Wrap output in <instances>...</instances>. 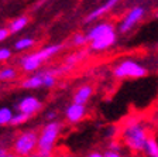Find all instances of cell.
<instances>
[{
    "label": "cell",
    "instance_id": "cell-26",
    "mask_svg": "<svg viewBox=\"0 0 158 157\" xmlns=\"http://www.w3.org/2000/svg\"><path fill=\"white\" fill-rule=\"evenodd\" d=\"M103 157H122V154H120V151H113L107 149V151L103 153Z\"/></svg>",
    "mask_w": 158,
    "mask_h": 157
},
{
    "label": "cell",
    "instance_id": "cell-5",
    "mask_svg": "<svg viewBox=\"0 0 158 157\" xmlns=\"http://www.w3.org/2000/svg\"><path fill=\"white\" fill-rule=\"evenodd\" d=\"M116 40H117V34H116L114 26H113L112 28H109L107 31H105L102 36H99L96 38H93L92 41H89L90 43V50L92 51H98V52L106 51V50H109L112 46H114Z\"/></svg>",
    "mask_w": 158,
    "mask_h": 157
},
{
    "label": "cell",
    "instance_id": "cell-8",
    "mask_svg": "<svg viewBox=\"0 0 158 157\" xmlns=\"http://www.w3.org/2000/svg\"><path fill=\"white\" fill-rule=\"evenodd\" d=\"M86 116V106L82 103H71L68 108L65 109V118L71 123H78Z\"/></svg>",
    "mask_w": 158,
    "mask_h": 157
},
{
    "label": "cell",
    "instance_id": "cell-6",
    "mask_svg": "<svg viewBox=\"0 0 158 157\" xmlns=\"http://www.w3.org/2000/svg\"><path fill=\"white\" fill-rule=\"evenodd\" d=\"M144 14H145V10L141 6H135L131 10H128V13L124 16V19L122 20V23L118 26V31L122 34L128 33L131 28H134L135 24L140 23V20L144 17Z\"/></svg>",
    "mask_w": 158,
    "mask_h": 157
},
{
    "label": "cell",
    "instance_id": "cell-13",
    "mask_svg": "<svg viewBox=\"0 0 158 157\" xmlns=\"http://www.w3.org/2000/svg\"><path fill=\"white\" fill-rule=\"evenodd\" d=\"M113 24L112 23H107V21H103V23H99L96 24V26H93L92 28L88 31V34H86V37H88V41H92L93 38H96V37L102 36L105 31H107L109 28H112Z\"/></svg>",
    "mask_w": 158,
    "mask_h": 157
},
{
    "label": "cell",
    "instance_id": "cell-19",
    "mask_svg": "<svg viewBox=\"0 0 158 157\" xmlns=\"http://www.w3.org/2000/svg\"><path fill=\"white\" fill-rule=\"evenodd\" d=\"M17 76V71L11 67H6V68L0 69V81H13Z\"/></svg>",
    "mask_w": 158,
    "mask_h": 157
},
{
    "label": "cell",
    "instance_id": "cell-12",
    "mask_svg": "<svg viewBox=\"0 0 158 157\" xmlns=\"http://www.w3.org/2000/svg\"><path fill=\"white\" fill-rule=\"evenodd\" d=\"M21 86L24 89H37L40 86H44L43 84V72H37L34 75L28 76L27 79H24L21 82Z\"/></svg>",
    "mask_w": 158,
    "mask_h": 157
},
{
    "label": "cell",
    "instance_id": "cell-4",
    "mask_svg": "<svg viewBox=\"0 0 158 157\" xmlns=\"http://www.w3.org/2000/svg\"><path fill=\"white\" fill-rule=\"evenodd\" d=\"M37 144H38V134L34 130H26L19 134V137L13 144V149L14 153L26 157L33 154V151L37 149Z\"/></svg>",
    "mask_w": 158,
    "mask_h": 157
},
{
    "label": "cell",
    "instance_id": "cell-1",
    "mask_svg": "<svg viewBox=\"0 0 158 157\" xmlns=\"http://www.w3.org/2000/svg\"><path fill=\"white\" fill-rule=\"evenodd\" d=\"M148 129L147 124L140 119H130L126 122L122 130L123 143L127 149H130L134 153L144 151V147L148 140Z\"/></svg>",
    "mask_w": 158,
    "mask_h": 157
},
{
    "label": "cell",
    "instance_id": "cell-11",
    "mask_svg": "<svg viewBox=\"0 0 158 157\" xmlns=\"http://www.w3.org/2000/svg\"><path fill=\"white\" fill-rule=\"evenodd\" d=\"M92 95H93V88L92 86L90 85H82L81 88L76 89L75 95H73V102L86 105L89 99L92 98Z\"/></svg>",
    "mask_w": 158,
    "mask_h": 157
},
{
    "label": "cell",
    "instance_id": "cell-33",
    "mask_svg": "<svg viewBox=\"0 0 158 157\" xmlns=\"http://www.w3.org/2000/svg\"><path fill=\"white\" fill-rule=\"evenodd\" d=\"M157 17H158V13H157Z\"/></svg>",
    "mask_w": 158,
    "mask_h": 157
},
{
    "label": "cell",
    "instance_id": "cell-28",
    "mask_svg": "<svg viewBox=\"0 0 158 157\" xmlns=\"http://www.w3.org/2000/svg\"><path fill=\"white\" fill-rule=\"evenodd\" d=\"M9 154L10 153L4 147H0V157H9Z\"/></svg>",
    "mask_w": 158,
    "mask_h": 157
},
{
    "label": "cell",
    "instance_id": "cell-18",
    "mask_svg": "<svg viewBox=\"0 0 158 157\" xmlns=\"http://www.w3.org/2000/svg\"><path fill=\"white\" fill-rule=\"evenodd\" d=\"M34 44H35V41H34L33 38H30V37H24V38H20L19 41H16L14 48L19 50V51H21V50H28V48H31Z\"/></svg>",
    "mask_w": 158,
    "mask_h": 157
},
{
    "label": "cell",
    "instance_id": "cell-10",
    "mask_svg": "<svg viewBox=\"0 0 158 157\" xmlns=\"http://www.w3.org/2000/svg\"><path fill=\"white\" fill-rule=\"evenodd\" d=\"M120 0H107L105 4H102L100 7H98V9H95L92 11V13H89L88 16H86V19H85V21L86 23H90V21H95L96 19H99V17H102L103 14H106V13H109L110 10L113 9V7L116 6V4L118 3Z\"/></svg>",
    "mask_w": 158,
    "mask_h": 157
},
{
    "label": "cell",
    "instance_id": "cell-24",
    "mask_svg": "<svg viewBox=\"0 0 158 157\" xmlns=\"http://www.w3.org/2000/svg\"><path fill=\"white\" fill-rule=\"evenodd\" d=\"M107 149H109V150H113V151H120V150H122V144L118 143V142L113 140V142H110V143H109Z\"/></svg>",
    "mask_w": 158,
    "mask_h": 157
},
{
    "label": "cell",
    "instance_id": "cell-23",
    "mask_svg": "<svg viewBox=\"0 0 158 157\" xmlns=\"http://www.w3.org/2000/svg\"><path fill=\"white\" fill-rule=\"evenodd\" d=\"M11 57V51L9 48H0V61H6Z\"/></svg>",
    "mask_w": 158,
    "mask_h": 157
},
{
    "label": "cell",
    "instance_id": "cell-21",
    "mask_svg": "<svg viewBox=\"0 0 158 157\" xmlns=\"http://www.w3.org/2000/svg\"><path fill=\"white\" fill-rule=\"evenodd\" d=\"M28 119H30V116L27 113L19 112V113L13 115V118H11V122H10V124H11V126H20V124L26 123Z\"/></svg>",
    "mask_w": 158,
    "mask_h": 157
},
{
    "label": "cell",
    "instance_id": "cell-27",
    "mask_svg": "<svg viewBox=\"0 0 158 157\" xmlns=\"http://www.w3.org/2000/svg\"><path fill=\"white\" fill-rule=\"evenodd\" d=\"M86 157H103V153H99V151H90L89 154H86Z\"/></svg>",
    "mask_w": 158,
    "mask_h": 157
},
{
    "label": "cell",
    "instance_id": "cell-17",
    "mask_svg": "<svg viewBox=\"0 0 158 157\" xmlns=\"http://www.w3.org/2000/svg\"><path fill=\"white\" fill-rule=\"evenodd\" d=\"M13 112L10 108H0V126H6L10 124L11 118H13Z\"/></svg>",
    "mask_w": 158,
    "mask_h": 157
},
{
    "label": "cell",
    "instance_id": "cell-22",
    "mask_svg": "<svg viewBox=\"0 0 158 157\" xmlns=\"http://www.w3.org/2000/svg\"><path fill=\"white\" fill-rule=\"evenodd\" d=\"M72 43H73V46H76V47H83V46H86L89 41H88V37H86V34L76 33L75 36H73Z\"/></svg>",
    "mask_w": 158,
    "mask_h": 157
},
{
    "label": "cell",
    "instance_id": "cell-15",
    "mask_svg": "<svg viewBox=\"0 0 158 157\" xmlns=\"http://www.w3.org/2000/svg\"><path fill=\"white\" fill-rule=\"evenodd\" d=\"M27 24H28V17H27V16L17 17V19H14L13 21L9 24L10 33H19L20 30H23Z\"/></svg>",
    "mask_w": 158,
    "mask_h": 157
},
{
    "label": "cell",
    "instance_id": "cell-30",
    "mask_svg": "<svg viewBox=\"0 0 158 157\" xmlns=\"http://www.w3.org/2000/svg\"><path fill=\"white\" fill-rule=\"evenodd\" d=\"M9 157H23V156H20V154L14 153V154H9Z\"/></svg>",
    "mask_w": 158,
    "mask_h": 157
},
{
    "label": "cell",
    "instance_id": "cell-2",
    "mask_svg": "<svg viewBox=\"0 0 158 157\" xmlns=\"http://www.w3.org/2000/svg\"><path fill=\"white\" fill-rule=\"evenodd\" d=\"M61 130H62V123L55 120L44 126L41 133L38 134V144H37L38 149L37 154L40 157H52L54 146L61 134Z\"/></svg>",
    "mask_w": 158,
    "mask_h": 157
},
{
    "label": "cell",
    "instance_id": "cell-25",
    "mask_svg": "<svg viewBox=\"0 0 158 157\" xmlns=\"http://www.w3.org/2000/svg\"><path fill=\"white\" fill-rule=\"evenodd\" d=\"M9 36H10V30H9V28H4V27H2V28H0V41L6 40Z\"/></svg>",
    "mask_w": 158,
    "mask_h": 157
},
{
    "label": "cell",
    "instance_id": "cell-32",
    "mask_svg": "<svg viewBox=\"0 0 158 157\" xmlns=\"http://www.w3.org/2000/svg\"><path fill=\"white\" fill-rule=\"evenodd\" d=\"M62 157H75V156H72V154H65V156H62Z\"/></svg>",
    "mask_w": 158,
    "mask_h": 157
},
{
    "label": "cell",
    "instance_id": "cell-9",
    "mask_svg": "<svg viewBox=\"0 0 158 157\" xmlns=\"http://www.w3.org/2000/svg\"><path fill=\"white\" fill-rule=\"evenodd\" d=\"M20 64H21V68H23V71H26V72H34V71H37V69L41 67V64H43V59L40 58L35 52H33V54H28V55L23 57Z\"/></svg>",
    "mask_w": 158,
    "mask_h": 157
},
{
    "label": "cell",
    "instance_id": "cell-31",
    "mask_svg": "<svg viewBox=\"0 0 158 157\" xmlns=\"http://www.w3.org/2000/svg\"><path fill=\"white\" fill-rule=\"evenodd\" d=\"M26 157H40L38 154H30V156H26Z\"/></svg>",
    "mask_w": 158,
    "mask_h": 157
},
{
    "label": "cell",
    "instance_id": "cell-14",
    "mask_svg": "<svg viewBox=\"0 0 158 157\" xmlns=\"http://www.w3.org/2000/svg\"><path fill=\"white\" fill-rule=\"evenodd\" d=\"M62 47H64L62 44H54V46H48V47H45V48L40 50V51H37L35 54L43 59V62H44V61H47L48 58H51L52 55L58 54V52L62 50Z\"/></svg>",
    "mask_w": 158,
    "mask_h": 157
},
{
    "label": "cell",
    "instance_id": "cell-3",
    "mask_svg": "<svg viewBox=\"0 0 158 157\" xmlns=\"http://www.w3.org/2000/svg\"><path fill=\"white\" fill-rule=\"evenodd\" d=\"M113 75L117 79H124V78L138 79L148 75V68L145 65H143L141 62H138L137 59L126 58L122 59L113 68Z\"/></svg>",
    "mask_w": 158,
    "mask_h": 157
},
{
    "label": "cell",
    "instance_id": "cell-16",
    "mask_svg": "<svg viewBox=\"0 0 158 157\" xmlns=\"http://www.w3.org/2000/svg\"><path fill=\"white\" fill-rule=\"evenodd\" d=\"M144 153L148 157H158V140L155 137H148L144 147Z\"/></svg>",
    "mask_w": 158,
    "mask_h": 157
},
{
    "label": "cell",
    "instance_id": "cell-29",
    "mask_svg": "<svg viewBox=\"0 0 158 157\" xmlns=\"http://www.w3.org/2000/svg\"><path fill=\"white\" fill-rule=\"evenodd\" d=\"M47 116H48V119H54V118L56 116V113H55V112H49V113L47 115Z\"/></svg>",
    "mask_w": 158,
    "mask_h": 157
},
{
    "label": "cell",
    "instance_id": "cell-7",
    "mask_svg": "<svg viewBox=\"0 0 158 157\" xmlns=\"http://www.w3.org/2000/svg\"><path fill=\"white\" fill-rule=\"evenodd\" d=\"M17 108H19V112H23V113H27L28 116H33L43 108V103L35 96H26L19 102Z\"/></svg>",
    "mask_w": 158,
    "mask_h": 157
},
{
    "label": "cell",
    "instance_id": "cell-20",
    "mask_svg": "<svg viewBox=\"0 0 158 157\" xmlns=\"http://www.w3.org/2000/svg\"><path fill=\"white\" fill-rule=\"evenodd\" d=\"M55 75H54L51 71H44L43 72V84L45 88H52L54 85H55Z\"/></svg>",
    "mask_w": 158,
    "mask_h": 157
}]
</instances>
